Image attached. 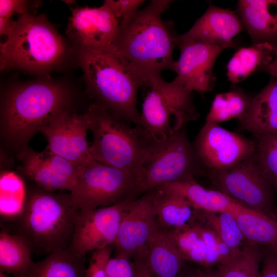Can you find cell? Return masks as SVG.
Returning <instances> with one entry per match:
<instances>
[{
	"label": "cell",
	"instance_id": "1",
	"mask_svg": "<svg viewBox=\"0 0 277 277\" xmlns=\"http://www.w3.org/2000/svg\"><path fill=\"white\" fill-rule=\"evenodd\" d=\"M171 1L152 0L125 25L120 28L114 48L148 80L171 70L178 34L171 21H163L162 14Z\"/></svg>",
	"mask_w": 277,
	"mask_h": 277
},
{
	"label": "cell",
	"instance_id": "2",
	"mask_svg": "<svg viewBox=\"0 0 277 277\" xmlns=\"http://www.w3.org/2000/svg\"><path fill=\"white\" fill-rule=\"evenodd\" d=\"M78 60L95 102L122 120L139 125V89L149 86L148 78L111 49L79 51Z\"/></svg>",
	"mask_w": 277,
	"mask_h": 277
},
{
	"label": "cell",
	"instance_id": "3",
	"mask_svg": "<svg viewBox=\"0 0 277 277\" xmlns=\"http://www.w3.org/2000/svg\"><path fill=\"white\" fill-rule=\"evenodd\" d=\"M95 161L129 173L139 182L143 165L160 142L142 126L122 120L94 102L88 112Z\"/></svg>",
	"mask_w": 277,
	"mask_h": 277
},
{
	"label": "cell",
	"instance_id": "4",
	"mask_svg": "<svg viewBox=\"0 0 277 277\" xmlns=\"http://www.w3.org/2000/svg\"><path fill=\"white\" fill-rule=\"evenodd\" d=\"M67 93L60 85L37 81L8 92L2 108V133L10 143L26 145L44 126L65 110Z\"/></svg>",
	"mask_w": 277,
	"mask_h": 277
},
{
	"label": "cell",
	"instance_id": "5",
	"mask_svg": "<svg viewBox=\"0 0 277 277\" xmlns=\"http://www.w3.org/2000/svg\"><path fill=\"white\" fill-rule=\"evenodd\" d=\"M79 209L70 193L44 189L26 196L19 231L31 248L50 254L70 247Z\"/></svg>",
	"mask_w": 277,
	"mask_h": 277
},
{
	"label": "cell",
	"instance_id": "6",
	"mask_svg": "<svg viewBox=\"0 0 277 277\" xmlns=\"http://www.w3.org/2000/svg\"><path fill=\"white\" fill-rule=\"evenodd\" d=\"M0 45L1 69L17 68L43 73L60 63L64 42L44 15L24 14Z\"/></svg>",
	"mask_w": 277,
	"mask_h": 277
},
{
	"label": "cell",
	"instance_id": "7",
	"mask_svg": "<svg viewBox=\"0 0 277 277\" xmlns=\"http://www.w3.org/2000/svg\"><path fill=\"white\" fill-rule=\"evenodd\" d=\"M149 87L139 125L155 140L164 141L199 118L192 92L174 79L169 82L161 76L155 77L150 80Z\"/></svg>",
	"mask_w": 277,
	"mask_h": 277
},
{
	"label": "cell",
	"instance_id": "8",
	"mask_svg": "<svg viewBox=\"0 0 277 277\" xmlns=\"http://www.w3.org/2000/svg\"><path fill=\"white\" fill-rule=\"evenodd\" d=\"M186 126L160 142L144 162L140 181L139 196L170 182L195 180L206 176Z\"/></svg>",
	"mask_w": 277,
	"mask_h": 277
},
{
	"label": "cell",
	"instance_id": "9",
	"mask_svg": "<svg viewBox=\"0 0 277 277\" xmlns=\"http://www.w3.org/2000/svg\"><path fill=\"white\" fill-rule=\"evenodd\" d=\"M138 180L123 170L96 161L79 169L70 192L80 211L93 210L139 197Z\"/></svg>",
	"mask_w": 277,
	"mask_h": 277
},
{
	"label": "cell",
	"instance_id": "10",
	"mask_svg": "<svg viewBox=\"0 0 277 277\" xmlns=\"http://www.w3.org/2000/svg\"><path fill=\"white\" fill-rule=\"evenodd\" d=\"M217 190L246 208L277 221L276 192L259 168L254 156L226 170L206 174Z\"/></svg>",
	"mask_w": 277,
	"mask_h": 277
},
{
	"label": "cell",
	"instance_id": "11",
	"mask_svg": "<svg viewBox=\"0 0 277 277\" xmlns=\"http://www.w3.org/2000/svg\"><path fill=\"white\" fill-rule=\"evenodd\" d=\"M192 143L207 173L229 169L251 156L255 150L253 139L210 122L205 123Z\"/></svg>",
	"mask_w": 277,
	"mask_h": 277
},
{
	"label": "cell",
	"instance_id": "12",
	"mask_svg": "<svg viewBox=\"0 0 277 277\" xmlns=\"http://www.w3.org/2000/svg\"><path fill=\"white\" fill-rule=\"evenodd\" d=\"M90 125L87 113L78 115L65 110L39 132L47 141L46 150L81 168L95 161L87 141V131Z\"/></svg>",
	"mask_w": 277,
	"mask_h": 277
},
{
	"label": "cell",
	"instance_id": "13",
	"mask_svg": "<svg viewBox=\"0 0 277 277\" xmlns=\"http://www.w3.org/2000/svg\"><path fill=\"white\" fill-rule=\"evenodd\" d=\"M129 201L87 211H79L69 250L80 256L114 245L123 212Z\"/></svg>",
	"mask_w": 277,
	"mask_h": 277
},
{
	"label": "cell",
	"instance_id": "14",
	"mask_svg": "<svg viewBox=\"0 0 277 277\" xmlns=\"http://www.w3.org/2000/svg\"><path fill=\"white\" fill-rule=\"evenodd\" d=\"M165 229L185 260L209 268L234 258L218 235L198 218L193 217L183 226Z\"/></svg>",
	"mask_w": 277,
	"mask_h": 277
},
{
	"label": "cell",
	"instance_id": "15",
	"mask_svg": "<svg viewBox=\"0 0 277 277\" xmlns=\"http://www.w3.org/2000/svg\"><path fill=\"white\" fill-rule=\"evenodd\" d=\"M120 24L104 3L98 7L71 10L66 33L79 51L104 50L114 47Z\"/></svg>",
	"mask_w": 277,
	"mask_h": 277
},
{
	"label": "cell",
	"instance_id": "16",
	"mask_svg": "<svg viewBox=\"0 0 277 277\" xmlns=\"http://www.w3.org/2000/svg\"><path fill=\"white\" fill-rule=\"evenodd\" d=\"M180 56L172 67L178 83L203 96L213 90L216 78L213 69L219 55L232 46H214L187 41L179 42Z\"/></svg>",
	"mask_w": 277,
	"mask_h": 277
},
{
	"label": "cell",
	"instance_id": "17",
	"mask_svg": "<svg viewBox=\"0 0 277 277\" xmlns=\"http://www.w3.org/2000/svg\"><path fill=\"white\" fill-rule=\"evenodd\" d=\"M154 190L128 201L114 243L117 254L137 259L157 226Z\"/></svg>",
	"mask_w": 277,
	"mask_h": 277
},
{
	"label": "cell",
	"instance_id": "18",
	"mask_svg": "<svg viewBox=\"0 0 277 277\" xmlns=\"http://www.w3.org/2000/svg\"><path fill=\"white\" fill-rule=\"evenodd\" d=\"M18 159L23 173L44 190L71 192L76 184L80 168L46 149L38 152L25 148Z\"/></svg>",
	"mask_w": 277,
	"mask_h": 277
},
{
	"label": "cell",
	"instance_id": "19",
	"mask_svg": "<svg viewBox=\"0 0 277 277\" xmlns=\"http://www.w3.org/2000/svg\"><path fill=\"white\" fill-rule=\"evenodd\" d=\"M243 28L238 13L210 5L188 31L178 35L177 41H195L214 46H233L232 40Z\"/></svg>",
	"mask_w": 277,
	"mask_h": 277
},
{
	"label": "cell",
	"instance_id": "20",
	"mask_svg": "<svg viewBox=\"0 0 277 277\" xmlns=\"http://www.w3.org/2000/svg\"><path fill=\"white\" fill-rule=\"evenodd\" d=\"M175 194L189 201L195 210L207 212H228L235 216L245 208L240 203L215 189L206 188L195 180L168 183L155 189Z\"/></svg>",
	"mask_w": 277,
	"mask_h": 277
},
{
	"label": "cell",
	"instance_id": "21",
	"mask_svg": "<svg viewBox=\"0 0 277 277\" xmlns=\"http://www.w3.org/2000/svg\"><path fill=\"white\" fill-rule=\"evenodd\" d=\"M135 261L143 262L154 277H177L185 261L166 230L158 224Z\"/></svg>",
	"mask_w": 277,
	"mask_h": 277
},
{
	"label": "cell",
	"instance_id": "22",
	"mask_svg": "<svg viewBox=\"0 0 277 277\" xmlns=\"http://www.w3.org/2000/svg\"><path fill=\"white\" fill-rule=\"evenodd\" d=\"M237 10L254 44L277 41V0H240Z\"/></svg>",
	"mask_w": 277,
	"mask_h": 277
},
{
	"label": "cell",
	"instance_id": "23",
	"mask_svg": "<svg viewBox=\"0 0 277 277\" xmlns=\"http://www.w3.org/2000/svg\"><path fill=\"white\" fill-rule=\"evenodd\" d=\"M237 129L252 135L277 133V81H270L252 97L244 116L238 121Z\"/></svg>",
	"mask_w": 277,
	"mask_h": 277
},
{
	"label": "cell",
	"instance_id": "24",
	"mask_svg": "<svg viewBox=\"0 0 277 277\" xmlns=\"http://www.w3.org/2000/svg\"><path fill=\"white\" fill-rule=\"evenodd\" d=\"M274 52L275 45L268 42L239 49L227 64L229 81L232 83H239L259 69H262L273 60Z\"/></svg>",
	"mask_w": 277,
	"mask_h": 277
},
{
	"label": "cell",
	"instance_id": "25",
	"mask_svg": "<svg viewBox=\"0 0 277 277\" xmlns=\"http://www.w3.org/2000/svg\"><path fill=\"white\" fill-rule=\"evenodd\" d=\"M86 269L84 256L74 254L69 249H63L33 262L24 277H85Z\"/></svg>",
	"mask_w": 277,
	"mask_h": 277
},
{
	"label": "cell",
	"instance_id": "26",
	"mask_svg": "<svg viewBox=\"0 0 277 277\" xmlns=\"http://www.w3.org/2000/svg\"><path fill=\"white\" fill-rule=\"evenodd\" d=\"M31 247L20 235L11 234L5 230L0 233L1 272L12 274L15 277H24L33 261Z\"/></svg>",
	"mask_w": 277,
	"mask_h": 277
},
{
	"label": "cell",
	"instance_id": "27",
	"mask_svg": "<svg viewBox=\"0 0 277 277\" xmlns=\"http://www.w3.org/2000/svg\"><path fill=\"white\" fill-rule=\"evenodd\" d=\"M154 190V203L157 224L165 229L180 227L193 217L195 209L185 198Z\"/></svg>",
	"mask_w": 277,
	"mask_h": 277
},
{
	"label": "cell",
	"instance_id": "28",
	"mask_svg": "<svg viewBox=\"0 0 277 277\" xmlns=\"http://www.w3.org/2000/svg\"><path fill=\"white\" fill-rule=\"evenodd\" d=\"M235 217L246 240L259 246L277 248V221L248 208Z\"/></svg>",
	"mask_w": 277,
	"mask_h": 277
},
{
	"label": "cell",
	"instance_id": "29",
	"mask_svg": "<svg viewBox=\"0 0 277 277\" xmlns=\"http://www.w3.org/2000/svg\"><path fill=\"white\" fill-rule=\"evenodd\" d=\"M195 215L212 229L236 257L245 240L235 217L229 212L195 210Z\"/></svg>",
	"mask_w": 277,
	"mask_h": 277
},
{
	"label": "cell",
	"instance_id": "30",
	"mask_svg": "<svg viewBox=\"0 0 277 277\" xmlns=\"http://www.w3.org/2000/svg\"><path fill=\"white\" fill-rule=\"evenodd\" d=\"M251 99L238 89L217 94L212 102L206 122L218 124L231 119L240 120L247 111Z\"/></svg>",
	"mask_w": 277,
	"mask_h": 277
},
{
	"label": "cell",
	"instance_id": "31",
	"mask_svg": "<svg viewBox=\"0 0 277 277\" xmlns=\"http://www.w3.org/2000/svg\"><path fill=\"white\" fill-rule=\"evenodd\" d=\"M22 179L12 171L3 172L0 177V212L5 217H18L26 201Z\"/></svg>",
	"mask_w": 277,
	"mask_h": 277
},
{
	"label": "cell",
	"instance_id": "32",
	"mask_svg": "<svg viewBox=\"0 0 277 277\" xmlns=\"http://www.w3.org/2000/svg\"><path fill=\"white\" fill-rule=\"evenodd\" d=\"M254 156L260 171L277 193V133L252 135Z\"/></svg>",
	"mask_w": 277,
	"mask_h": 277
},
{
	"label": "cell",
	"instance_id": "33",
	"mask_svg": "<svg viewBox=\"0 0 277 277\" xmlns=\"http://www.w3.org/2000/svg\"><path fill=\"white\" fill-rule=\"evenodd\" d=\"M259 246L245 239L240 253L231 261L217 266L218 277H250L260 268Z\"/></svg>",
	"mask_w": 277,
	"mask_h": 277
},
{
	"label": "cell",
	"instance_id": "34",
	"mask_svg": "<svg viewBox=\"0 0 277 277\" xmlns=\"http://www.w3.org/2000/svg\"><path fill=\"white\" fill-rule=\"evenodd\" d=\"M144 2L143 0H106L104 3L110 8L121 27L135 15Z\"/></svg>",
	"mask_w": 277,
	"mask_h": 277
},
{
	"label": "cell",
	"instance_id": "35",
	"mask_svg": "<svg viewBox=\"0 0 277 277\" xmlns=\"http://www.w3.org/2000/svg\"><path fill=\"white\" fill-rule=\"evenodd\" d=\"M106 273L107 277H136V266L130 258L117 254L108 261Z\"/></svg>",
	"mask_w": 277,
	"mask_h": 277
},
{
	"label": "cell",
	"instance_id": "36",
	"mask_svg": "<svg viewBox=\"0 0 277 277\" xmlns=\"http://www.w3.org/2000/svg\"><path fill=\"white\" fill-rule=\"evenodd\" d=\"M114 245H109L93 252L85 277H107L106 266Z\"/></svg>",
	"mask_w": 277,
	"mask_h": 277
},
{
	"label": "cell",
	"instance_id": "37",
	"mask_svg": "<svg viewBox=\"0 0 277 277\" xmlns=\"http://www.w3.org/2000/svg\"><path fill=\"white\" fill-rule=\"evenodd\" d=\"M259 247L261 265L260 277H277V248Z\"/></svg>",
	"mask_w": 277,
	"mask_h": 277
},
{
	"label": "cell",
	"instance_id": "38",
	"mask_svg": "<svg viewBox=\"0 0 277 277\" xmlns=\"http://www.w3.org/2000/svg\"><path fill=\"white\" fill-rule=\"evenodd\" d=\"M31 3L23 0H1L0 18L10 19L14 13L19 14V16L30 13Z\"/></svg>",
	"mask_w": 277,
	"mask_h": 277
},
{
	"label": "cell",
	"instance_id": "39",
	"mask_svg": "<svg viewBox=\"0 0 277 277\" xmlns=\"http://www.w3.org/2000/svg\"><path fill=\"white\" fill-rule=\"evenodd\" d=\"M15 21L11 18L7 19L0 18V33L1 35H5L7 36L10 33L12 30Z\"/></svg>",
	"mask_w": 277,
	"mask_h": 277
},
{
	"label": "cell",
	"instance_id": "40",
	"mask_svg": "<svg viewBox=\"0 0 277 277\" xmlns=\"http://www.w3.org/2000/svg\"><path fill=\"white\" fill-rule=\"evenodd\" d=\"M136 266V277H154L147 266L141 261H134Z\"/></svg>",
	"mask_w": 277,
	"mask_h": 277
},
{
	"label": "cell",
	"instance_id": "41",
	"mask_svg": "<svg viewBox=\"0 0 277 277\" xmlns=\"http://www.w3.org/2000/svg\"><path fill=\"white\" fill-rule=\"evenodd\" d=\"M277 81V45H275L274 56L271 62L262 69Z\"/></svg>",
	"mask_w": 277,
	"mask_h": 277
},
{
	"label": "cell",
	"instance_id": "42",
	"mask_svg": "<svg viewBox=\"0 0 277 277\" xmlns=\"http://www.w3.org/2000/svg\"><path fill=\"white\" fill-rule=\"evenodd\" d=\"M191 277H218L216 273L210 271H197L191 275Z\"/></svg>",
	"mask_w": 277,
	"mask_h": 277
},
{
	"label": "cell",
	"instance_id": "43",
	"mask_svg": "<svg viewBox=\"0 0 277 277\" xmlns=\"http://www.w3.org/2000/svg\"><path fill=\"white\" fill-rule=\"evenodd\" d=\"M0 277H7L5 274L3 272H0Z\"/></svg>",
	"mask_w": 277,
	"mask_h": 277
}]
</instances>
